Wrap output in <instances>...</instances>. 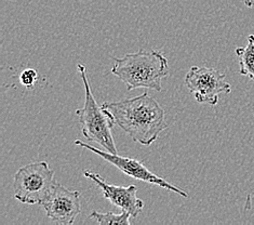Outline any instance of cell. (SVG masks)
Returning a JSON list of instances; mask_svg holds the SVG:
<instances>
[{
    "instance_id": "52a82bcc",
    "label": "cell",
    "mask_w": 254,
    "mask_h": 225,
    "mask_svg": "<svg viewBox=\"0 0 254 225\" xmlns=\"http://www.w3.org/2000/svg\"><path fill=\"white\" fill-rule=\"evenodd\" d=\"M51 220L61 225H70L80 215V193L70 191L59 182H54L48 197L41 203Z\"/></svg>"
},
{
    "instance_id": "7c38bea8",
    "label": "cell",
    "mask_w": 254,
    "mask_h": 225,
    "mask_svg": "<svg viewBox=\"0 0 254 225\" xmlns=\"http://www.w3.org/2000/svg\"><path fill=\"white\" fill-rule=\"evenodd\" d=\"M244 1H245V4L247 5V7L254 9V0H244Z\"/></svg>"
},
{
    "instance_id": "8fae6325",
    "label": "cell",
    "mask_w": 254,
    "mask_h": 225,
    "mask_svg": "<svg viewBox=\"0 0 254 225\" xmlns=\"http://www.w3.org/2000/svg\"><path fill=\"white\" fill-rule=\"evenodd\" d=\"M38 79V73L34 69L24 70L20 75V82L26 88H33Z\"/></svg>"
},
{
    "instance_id": "277c9868",
    "label": "cell",
    "mask_w": 254,
    "mask_h": 225,
    "mask_svg": "<svg viewBox=\"0 0 254 225\" xmlns=\"http://www.w3.org/2000/svg\"><path fill=\"white\" fill-rule=\"evenodd\" d=\"M54 171L46 161L21 167L14 175V198L22 204L41 205L49 195L54 182Z\"/></svg>"
},
{
    "instance_id": "5b68a950",
    "label": "cell",
    "mask_w": 254,
    "mask_h": 225,
    "mask_svg": "<svg viewBox=\"0 0 254 225\" xmlns=\"http://www.w3.org/2000/svg\"><path fill=\"white\" fill-rule=\"evenodd\" d=\"M185 86L200 104L211 106L219 103L221 93H231L232 87L226 81L225 75L212 68L192 66L185 76Z\"/></svg>"
},
{
    "instance_id": "7a4b0ae2",
    "label": "cell",
    "mask_w": 254,
    "mask_h": 225,
    "mask_svg": "<svg viewBox=\"0 0 254 225\" xmlns=\"http://www.w3.org/2000/svg\"><path fill=\"white\" fill-rule=\"evenodd\" d=\"M112 73L127 87V90L150 89L161 91V81L169 75L168 60L158 51L141 50L114 58Z\"/></svg>"
},
{
    "instance_id": "30bf717a",
    "label": "cell",
    "mask_w": 254,
    "mask_h": 225,
    "mask_svg": "<svg viewBox=\"0 0 254 225\" xmlns=\"http://www.w3.org/2000/svg\"><path fill=\"white\" fill-rule=\"evenodd\" d=\"M130 214L127 211H122V214H113V212H106V214H101L98 211H93L89 216L90 219L96 221L101 225L106 224H117V225H130Z\"/></svg>"
},
{
    "instance_id": "6da1fadb",
    "label": "cell",
    "mask_w": 254,
    "mask_h": 225,
    "mask_svg": "<svg viewBox=\"0 0 254 225\" xmlns=\"http://www.w3.org/2000/svg\"><path fill=\"white\" fill-rule=\"evenodd\" d=\"M102 106L112 114L117 126L143 147L152 145L168 128L165 111L147 92L133 99L105 102Z\"/></svg>"
},
{
    "instance_id": "3957f363",
    "label": "cell",
    "mask_w": 254,
    "mask_h": 225,
    "mask_svg": "<svg viewBox=\"0 0 254 225\" xmlns=\"http://www.w3.org/2000/svg\"><path fill=\"white\" fill-rule=\"evenodd\" d=\"M77 69L84 87V105L82 108L76 111L77 116L79 118L82 135L88 141L98 143L102 148H104L106 151L118 154L116 143L113 137V129L116 123L112 114L107 109L103 108V106H100L94 99L88 80L86 66L79 63L77 64Z\"/></svg>"
},
{
    "instance_id": "8992f818",
    "label": "cell",
    "mask_w": 254,
    "mask_h": 225,
    "mask_svg": "<svg viewBox=\"0 0 254 225\" xmlns=\"http://www.w3.org/2000/svg\"><path fill=\"white\" fill-rule=\"evenodd\" d=\"M74 143H75V145H77V147H80V148H83V149L93 151V153H95L96 155L103 158L104 160L112 163L113 166L118 168L120 171H123L124 173L131 176V178H133V179L145 182V183L154 184L157 186H160L162 188H166V190L177 193V194H179V195L183 196L185 198L189 197V194L184 192L183 190H181V188L172 185L165 179H162V178H160V176L153 173L152 171H149V170L145 167L143 161L134 159V158L123 157V156H119L118 154H113V153H110V151L102 150L98 148L92 147V145H89L87 143L81 142L80 140H76Z\"/></svg>"
},
{
    "instance_id": "9c48e42d",
    "label": "cell",
    "mask_w": 254,
    "mask_h": 225,
    "mask_svg": "<svg viewBox=\"0 0 254 225\" xmlns=\"http://www.w3.org/2000/svg\"><path fill=\"white\" fill-rule=\"evenodd\" d=\"M236 54L239 58L240 74L254 80V35L248 37L247 47H240L236 49Z\"/></svg>"
},
{
    "instance_id": "ba28073f",
    "label": "cell",
    "mask_w": 254,
    "mask_h": 225,
    "mask_svg": "<svg viewBox=\"0 0 254 225\" xmlns=\"http://www.w3.org/2000/svg\"><path fill=\"white\" fill-rule=\"evenodd\" d=\"M83 175L92 180L101 188L103 196L107 200H110L113 205L122 209V211L128 212L131 218H136L143 211L144 203L136 195L137 187L135 185L124 187L108 184L98 173L90 171V170H84Z\"/></svg>"
}]
</instances>
